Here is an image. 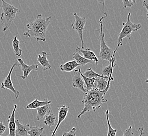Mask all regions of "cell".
<instances>
[{
    "label": "cell",
    "instance_id": "obj_1",
    "mask_svg": "<svg viewBox=\"0 0 148 136\" xmlns=\"http://www.w3.org/2000/svg\"><path fill=\"white\" fill-rule=\"evenodd\" d=\"M107 93L106 91H100L95 88L84 93L82 103L84 105V107L77 116V118L80 119L82 116L87 112L91 111L95 112L101 107L103 104L107 103V99L105 97Z\"/></svg>",
    "mask_w": 148,
    "mask_h": 136
},
{
    "label": "cell",
    "instance_id": "obj_2",
    "mask_svg": "<svg viewBox=\"0 0 148 136\" xmlns=\"http://www.w3.org/2000/svg\"><path fill=\"white\" fill-rule=\"evenodd\" d=\"M51 19V16L44 18L42 14L38 15L33 22L27 24L28 30L23 34L24 36L29 38L33 37L37 41H45L46 33Z\"/></svg>",
    "mask_w": 148,
    "mask_h": 136
},
{
    "label": "cell",
    "instance_id": "obj_3",
    "mask_svg": "<svg viewBox=\"0 0 148 136\" xmlns=\"http://www.w3.org/2000/svg\"><path fill=\"white\" fill-rule=\"evenodd\" d=\"M20 11L14 6L4 0L2 1V14L0 17V22L2 23L3 31L8 29L15 18L17 13Z\"/></svg>",
    "mask_w": 148,
    "mask_h": 136
},
{
    "label": "cell",
    "instance_id": "obj_4",
    "mask_svg": "<svg viewBox=\"0 0 148 136\" xmlns=\"http://www.w3.org/2000/svg\"><path fill=\"white\" fill-rule=\"evenodd\" d=\"M103 13L105 14L104 16L101 17L99 20L100 29L98 30L99 33V36L98 39L100 41V50L99 57L101 61H108L109 63H111L112 60L115 57V54H114V50L108 47V46L106 45L105 40V34L103 31V20L107 16V13L103 12Z\"/></svg>",
    "mask_w": 148,
    "mask_h": 136
},
{
    "label": "cell",
    "instance_id": "obj_5",
    "mask_svg": "<svg viewBox=\"0 0 148 136\" xmlns=\"http://www.w3.org/2000/svg\"><path fill=\"white\" fill-rule=\"evenodd\" d=\"M131 13L129 12L127 16V20L125 23H123V29L120 31L117 40V45L115 50H114V54H116L118 49L120 46L123 45V40L124 38H127L129 39H130L131 33L134 31H137L141 29V25L140 24H133L130 20Z\"/></svg>",
    "mask_w": 148,
    "mask_h": 136
},
{
    "label": "cell",
    "instance_id": "obj_6",
    "mask_svg": "<svg viewBox=\"0 0 148 136\" xmlns=\"http://www.w3.org/2000/svg\"><path fill=\"white\" fill-rule=\"evenodd\" d=\"M74 16L75 17V20L71 24V26L73 29L77 32L82 42V49H84V43L83 40V31L85 29L86 23V17H81L79 16L77 13H74Z\"/></svg>",
    "mask_w": 148,
    "mask_h": 136
},
{
    "label": "cell",
    "instance_id": "obj_7",
    "mask_svg": "<svg viewBox=\"0 0 148 136\" xmlns=\"http://www.w3.org/2000/svg\"><path fill=\"white\" fill-rule=\"evenodd\" d=\"M18 65L17 64L16 62L15 63L12 65V66L10 70L9 74H8V75L6 76L5 78L4 79V80H3V82L1 83V89H4V90H9L10 91H12L13 93L15 95V98L16 99H17L18 97L20 95V92L18 91H17L15 88L13 84V83L12 82L11 79V75L12 73V72L13 71V69L16 66Z\"/></svg>",
    "mask_w": 148,
    "mask_h": 136
},
{
    "label": "cell",
    "instance_id": "obj_8",
    "mask_svg": "<svg viewBox=\"0 0 148 136\" xmlns=\"http://www.w3.org/2000/svg\"><path fill=\"white\" fill-rule=\"evenodd\" d=\"M17 61L19 63L18 66L20 65L21 67V71L23 72V75H18V77L21 78L22 79L25 80L29 77L30 73L33 70L37 71L38 70V65H27L25 64L23 60L21 58H18Z\"/></svg>",
    "mask_w": 148,
    "mask_h": 136
},
{
    "label": "cell",
    "instance_id": "obj_9",
    "mask_svg": "<svg viewBox=\"0 0 148 136\" xmlns=\"http://www.w3.org/2000/svg\"><path fill=\"white\" fill-rule=\"evenodd\" d=\"M69 107H67L65 105H63L62 106H60L58 108V119L57 122V125L55 128L54 130L51 131V136H55L57 132L58 128L60 127V125L62 122L65 120L66 117L68 115L69 113Z\"/></svg>",
    "mask_w": 148,
    "mask_h": 136
},
{
    "label": "cell",
    "instance_id": "obj_10",
    "mask_svg": "<svg viewBox=\"0 0 148 136\" xmlns=\"http://www.w3.org/2000/svg\"><path fill=\"white\" fill-rule=\"evenodd\" d=\"M81 68L78 70H75L74 72V76L73 78V86L75 88H77L80 91H83V93H85L87 91L86 90L85 87L84 86L85 83L83 81L82 77H81L80 74V71Z\"/></svg>",
    "mask_w": 148,
    "mask_h": 136
},
{
    "label": "cell",
    "instance_id": "obj_11",
    "mask_svg": "<svg viewBox=\"0 0 148 136\" xmlns=\"http://www.w3.org/2000/svg\"><path fill=\"white\" fill-rule=\"evenodd\" d=\"M111 81L103 78H95V88L101 91H108L110 88Z\"/></svg>",
    "mask_w": 148,
    "mask_h": 136
},
{
    "label": "cell",
    "instance_id": "obj_12",
    "mask_svg": "<svg viewBox=\"0 0 148 136\" xmlns=\"http://www.w3.org/2000/svg\"><path fill=\"white\" fill-rule=\"evenodd\" d=\"M15 136H29L28 132L30 129V125L29 124L23 125L18 120H15Z\"/></svg>",
    "mask_w": 148,
    "mask_h": 136
},
{
    "label": "cell",
    "instance_id": "obj_13",
    "mask_svg": "<svg viewBox=\"0 0 148 136\" xmlns=\"http://www.w3.org/2000/svg\"><path fill=\"white\" fill-rule=\"evenodd\" d=\"M17 108L16 104H14V108L12 111L11 115L8 117V126L9 129V136H15V130H16V124L15 119V113Z\"/></svg>",
    "mask_w": 148,
    "mask_h": 136
},
{
    "label": "cell",
    "instance_id": "obj_14",
    "mask_svg": "<svg viewBox=\"0 0 148 136\" xmlns=\"http://www.w3.org/2000/svg\"><path fill=\"white\" fill-rule=\"evenodd\" d=\"M76 50L78 51V52H80L83 54L84 58L86 59L92 61H94L96 63V65L98 64L99 60L97 58L96 55L94 53L93 51H91V50L89 48H87L86 49H82L79 47H77L76 49Z\"/></svg>",
    "mask_w": 148,
    "mask_h": 136
},
{
    "label": "cell",
    "instance_id": "obj_15",
    "mask_svg": "<svg viewBox=\"0 0 148 136\" xmlns=\"http://www.w3.org/2000/svg\"><path fill=\"white\" fill-rule=\"evenodd\" d=\"M116 58L115 57L112 60L111 63H109L108 65L103 67L102 70V74L103 77H107L109 78V79L111 80V81H114V79L112 76L114 69L116 66Z\"/></svg>",
    "mask_w": 148,
    "mask_h": 136
},
{
    "label": "cell",
    "instance_id": "obj_16",
    "mask_svg": "<svg viewBox=\"0 0 148 136\" xmlns=\"http://www.w3.org/2000/svg\"><path fill=\"white\" fill-rule=\"evenodd\" d=\"M41 54L42 55H38L37 61L40 63V65H42L43 71H45L47 70H51V65L49 64V60L47 58V57L48 56L47 54L45 51H43Z\"/></svg>",
    "mask_w": 148,
    "mask_h": 136
},
{
    "label": "cell",
    "instance_id": "obj_17",
    "mask_svg": "<svg viewBox=\"0 0 148 136\" xmlns=\"http://www.w3.org/2000/svg\"><path fill=\"white\" fill-rule=\"evenodd\" d=\"M50 105H45L42 107L37 108V116H36V119L37 121H40V120L43 119L45 117L47 116L51 112V111L50 109Z\"/></svg>",
    "mask_w": 148,
    "mask_h": 136
},
{
    "label": "cell",
    "instance_id": "obj_18",
    "mask_svg": "<svg viewBox=\"0 0 148 136\" xmlns=\"http://www.w3.org/2000/svg\"><path fill=\"white\" fill-rule=\"evenodd\" d=\"M78 67H79V65L75 60H73L60 65V69L62 71L69 72L73 71Z\"/></svg>",
    "mask_w": 148,
    "mask_h": 136
},
{
    "label": "cell",
    "instance_id": "obj_19",
    "mask_svg": "<svg viewBox=\"0 0 148 136\" xmlns=\"http://www.w3.org/2000/svg\"><path fill=\"white\" fill-rule=\"evenodd\" d=\"M51 101H49L47 99H46L43 101H39L38 99H35L33 102L29 103V105H27L26 108L27 109H37V108L42 107L45 105L51 104Z\"/></svg>",
    "mask_w": 148,
    "mask_h": 136
},
{
    "label": "cell",
    "instance_id": "obj_20",
    "mask_svg": "<svg viewBox=\"0 0 148 136\" xmlns=\"http://www.w3.org/2000/svg\"><path fill=\"white\" fill-rule=\"evenodd\" d=\"M73 58L74 59V60L77 63L78 65H79V66H82V67L85 66L87 64H88V63H92L94 62L92 61L86 59L84 57H82L77 50L75 53L73 54Z\"/></svg>",
    "mask_w": 148,
    "mask_h": 136
},
{
    "label": "cell",
    "instance_id": "obj_21",
    "mask_svg": "<svg viewBox=\"0 0 148 136\" xmlns=\"http://www.w3.org/2000/svg\"><path fill=\"white\" fill-rule=\"evenodd\" d=\"M81 71V70H80ZM80 71V74L81 77L83 78V81L84 82V83L85 84V88L86 91H90L92 89H93L94 88H95V78H92V79H89L86 77L84 76L82 72Z\"/></svg>",
    "mask_w": 148,
    "mask_h": 136
},
{
    "label": "cell",
    "instance_id": "obj_22",
    "mask_svg": "<svg viewBox=\"0 0 148 136\" xmlns=\"http://www.w3.org/2000/svg\"><path fill=\"white\" fill-rule=\"evenodd\" d=\"M57 121V118L53 112H51L47 116H46L45 119L43 122L44 125L48 126L49 127L54 126Z\"/></svg>",
    "mask_w": 148,
    "mask_h": 136
},
{
    "label": "cell",
    "instance_id": "obj_23",
    "mask_svg": "<svg viewBox=\"0 0 148 136\" xmlns=\"http://www.w3.org/2000/svg\"><path fill=\"white\" fill-rule=\"evenodd\" d=\"M82 73L84 76L89 79H92V78H103L107 79H109V78L107 77H103L101 75H100L99 74L96 73L91 68H88L85 71H83V73L82 72Z\"/></svg>",
    "mask_w": 148,
    "mask_h": 136
},
{
    "label": "cell",
    "instance_id": "obj_24",
    "mask_svg": "<svg viewBox=\"0 0 148 136\" xmlns=\"http://www.w3.org/2000/svg\"><path fill=\"white\" fill-rule=\"evenodd\" d=\"M44 128H40L37 126H31L28 132L29 136H42Z\"/></svg>",
    "mask_w": 148,
    "mask_h": 136
},
{
    "label": "cell",
    "instance_id": "obj_25",
    "mask_svg": "<svg viewBox=\"0 0 148 136\" xmlns=\"http://www.w3.org/2000/svg\"><path fill=\"white\" fill-rule=\"evenodd\" d=\"M20 40L17 39V37H14L12 42V47L15 55L17 57L21 56L22 54V50L20 48Z\"/></svg>",
    "mask_w": 148,
    "mask_h": 136
},
{
    "label": "cell",
    "instance_id": "obj_26",
    "mask_svg": "<svg viewBox=\"0 0 148 136\" xmlns=\"http://www.w3.org/2000/svg\"><path fill=\"white\" fill-rule=\"evenodd\" d=\"M109 111L107 110L106 111V120L107 122L108 125V133H107V136H116L117 131L116 129H114L111 127L109 119Z\"/></svg>",
    "mask_w": 148,
    "mask_h": 136
},
{
    "label": "cell",
    "instance_id": "obj_27",
    "mask_svg": "<svg viewBox=\"0 0 148 136\" xmlns=\"http://www.w3.org/2000/svg\"><path fill=\"white\" fill-rule=\"evenodd\" d=\"M123 8L126 9L127 7H131L136 3V0H130V1H123Z\"/></svg>",
    "mask_w": 148,
    "mask_h": 136
},
{
    "label": "cell",
    "instance_id": "obj_28",
    "mask_svg": "<svg viewBox=\"0 0 148 136\" xmlns=\"http://www.w3.org/2000/svg\"><path fill=\"white\" fill-rule=\"evenodd\" d=\"M131 129H132V126H130L129 127L123 132V136H135L134 133L132 132Z\"/></svg>",
    "mask_w": 148,
    "mask_h": 136
},
{
    "label": "cell",
    "instance_id": "obj_29",
    "mask_svg": "<svg viewBox=\"0 0 148 136\" xmlns=\"http://www.w3.org/2000/svg\"><path fill=\"white\" fill-rule=\"evenodd\" d=\"M76 128L73 127L69 133H64L62 136H76Z\"/></svg>",
    "mask_w": 148,
    "mask_h": 136
},
{
    "label": "cell",
    "instance_id": "obj_30",
    "mask_svg": "<svg viewBox=\"0 0 148 136\" xmlns=\"http://www.w3.org/2000/svg\"><path fill=\"white\" fill-rule=\"evenodd\" d=\"M6 127L2 122H0V136H2L5 131Z\"/></svg>",
    "mask_w": 148,
    "mask_h": 136
},
{
    "label": "cell",
    "instance_id": "obj_31",
    "mask_svg": "<svg viewBox=\"0 0 148 136\" xmlns=\"http://www.w3.org/2000/svg\"><path fill=\"white\" fill-rule=\"evenodd\" d=\"M143 7H145V9L147 10V11L148 12V0H145L143 1Z\"/></svg>",
    "mask_w": 148,
    "mask_h": 136
},
{
    "label": "cell",
    "instance_id": "obj_32",
    "mask_svg": "<svg viewBox=\"0 0 148 136\" xmlns=\"http://www.w3.org/2000/svg\"><path fill=\"white\" fill-rule=\"evenodd\" d=\"M138 131L140 132L139 136H143L145 134V129L143 127L139 128L138 129Z\"/></svg>",
    "mask_w": 148,
    "mask_h": 136
},
{
    "label": "cell",
    "instance_id": "obj_33",
    "mask_svg": "<svg viewBox=\"0 0 148 136\" xmlns=\"http://www.w3.org/2000/svg\"><path fill=\"white\" fill-rule=\"evenodd\" d=\"M98 2H99V3H100V4H103V10H104V8H105V7H104V4H105V1H98Z\"/></svg>",
    "mask_w": 148,
    "mask_h": 136
},
{
    "label": "cell",
    "instance_id": "obj_34",
    "mask_svg": "<svg viewBox=\"0 0 148 136\" xmlns=\"http://www.w3.org/2000/svg\"></svg>",
    "mask_w": 148,
    "mask_h": 136
}]
</instances>
